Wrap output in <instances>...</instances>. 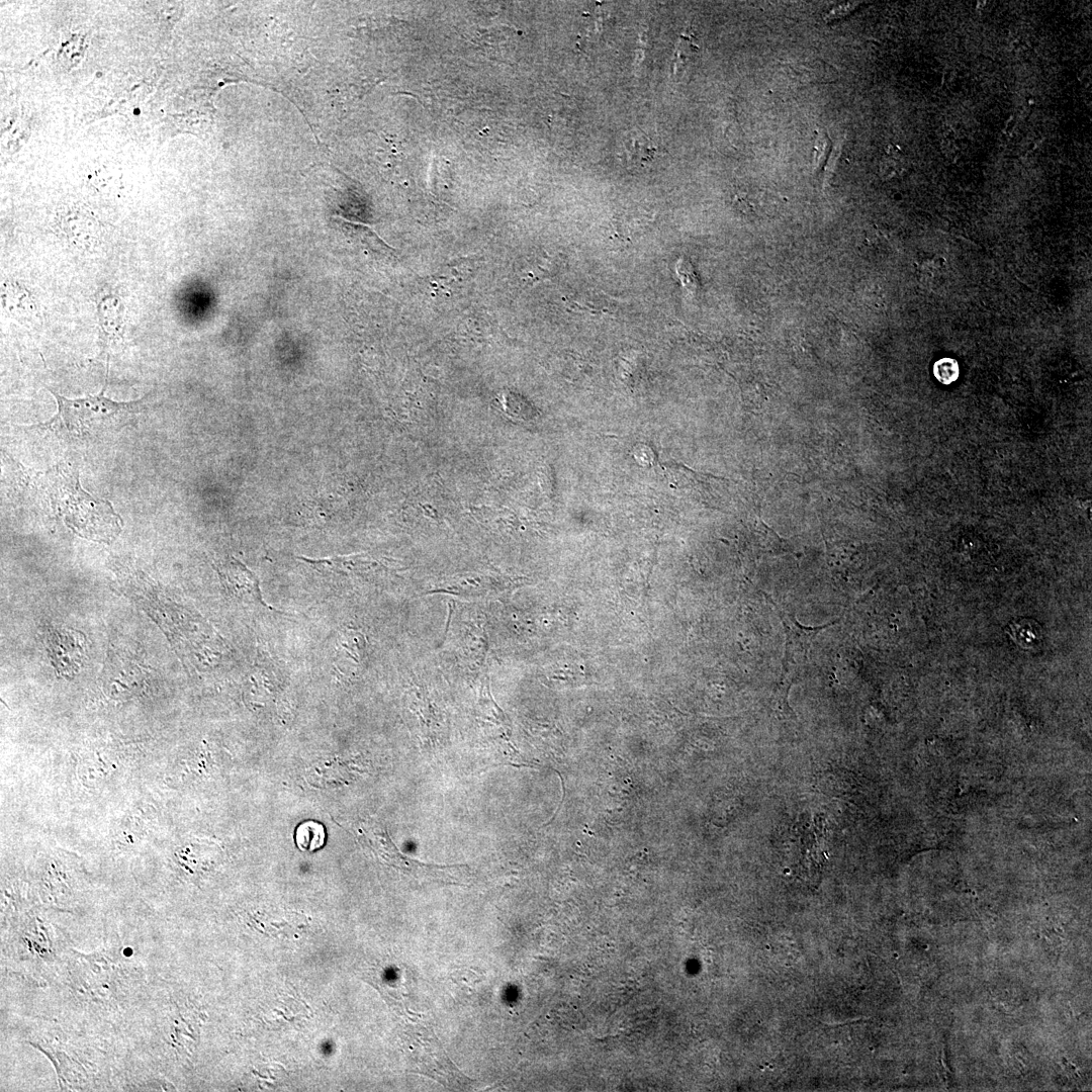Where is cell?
Returning a JSON list of instances; mask_svg holds the SVG:
<instances>
[{
    "instance_id": "6da1fadb",
    "label": "cell",
    "mask_w": 1092,
    "mask_h": 1092,
    "mask_svg": "<svg viewBox=\"0 0 1092 1092\" xmlns=\"http://www.w3.org/2000/svg\"><path fill=\"white\" fill-rule=\"evenodd\" d=\"M106 932L97 949L73 947L44 985L21 988V1016L52 1020L121 1049L159 972L158 934Z\"/></svg>"
},
{
    "instance_id": "7a4b0ae2",
    "label": "cell",
    "mask_w": 1092,
    "mask_h": 1092,
    "mask_svg": "<svg viewBox=\"0 0 1092 1092\" xmlns=\"http://www.w3.org/2000/svg\"><path fill=\"white\" fill-rule=\"evenodd\" d=\"M21 1018L26 1041L53 1063L61 1090H114L113 1068L123 1055L117 1045L56 1021Z\"/></svg>"
},
{
    "instance_id": "3957f363",
    "label": "cell",
    "mask_w": 1092,
    "mask_h": 1092,
    "mask_svg": "<svg viewBox=\"0 0 1092 1092\" xmlns=\"http://www.w3.org/2000/svg\"><path fill=\"white\" fill-rule=\"evenodd\" d=\"M1 933L2 969L23 983L21 987L48 983L72 947L69 934L36 911L2 921Z\"/></svg>"
},
{
    "instance_id": "277c9868",
    "label": "cell",
    "mask_w": 1092,
    "mask_h": 1092,
    "mask_svg": "<svg viewBox=\"0 0 1092 1092\" xmlns=\"http://www.w3.org/2000/svg\"><path fill=\"white\" fill-rule=\"evenodd\" d=\"M104 389L95 395L76 399L52 390L57 399L58 414L51 423L73 436L84 437L125 422L139 402L114 401L104 395Z\"/></svg>"
},
{
    "instance_id": "5b68a950",
    "label": "cell",
    "mask_w": 1092,
    "mask_h": 1092,
    "mask_svg": "<svg viewBox=\"0 0 1092 1092\" xmlns=\"http://www.w3.org/2000/svg\"><path fill=\"white\" fill-rule=\"evenodd\" d=\"M68 498L60 504V514L78 535L109 541L120 530V519L107 502H96L79 486L78 478L67 491Z\"/></svg>"
},
{
    "instance_id": "8992f818",
    "label": "cell",
    "mask_w": 1092,
    "mask_h": 1092,
    "mask_svg": "<svg viewBox=\"0 0 1092 1092\" xmlns=\"http://www.w3.org/2000/svg\"><path fill=\"white\" fill-rule=\"evenodd\" d=\"M782 621L786 635L785 658L783 660V673L788 678L791 672L802 665L808 658L814 638L817 634L835 622L822 626L811 627L802 625L792 614L781 610L775 605Z\"/></svg>"
},
{
    "instance_id": "52a82bcc",
    "label": "cell",
    "mask_w": 1092,
    "mask_h": 1092,
    "mask_svg": "<svg viewBox=\"0 0 1092 1092\" xmlns=\"http://www.w3.org/2000/svg\"><path fill=\"white\" fill-rule=\"evenodd\" d=\"M225 580L232 594L248 604L265 605L255 573L237 560L225 565Z\"/></svg>"
},
{
    "instance_id": "ba28073f",
    "label": "cell",
    "mask_w": 1092,
    "mask_h": 1092,
    "mask_svg": "<svg viewBox=\"0 0 1092 1092\" xmlns=\"http://www.w3.org/2000/svg\"><path fill=\"white\" fill-rule=\"evenodd\" d=\"M363 638L355 631H345L340 634L336 643L335 663L341 672H345L352 665L359 664L362 658Z\"/></svg>"
},
{
    "instance_id": "9c48e42d",
    "label": "cell",
    "mask_w": 1092,
    "mask_h": 1092,
    "mask_svg": "<svg viewBox=\"0 0 1092 1092\" xmlns=\"http://www.w3.org/2000/svg\"><path fill=\"white\" fill-rule=\"evenodd\" d=\"M933 374L943 384H950L960 375L958 362L951 358H942L933 365Z\"/></svg>"
},
{
    "instance_id": "30bf717a",
    "label": "cell",
    "mask_w": 1092,
    "mask_h": 1092,
    "mask_svg": "<svg viewBox=\"0 0 1092 1092\" xmlns=\"http://www.w3.org/2000/svg\"><path fill=\"white\" fill-rule=\"evenodd\" d=\"M830 151L831 141L828 135L824 133H817V140L814 147V159L815 166L818 170L824 166L826 159H828Z\"/></svg>"
},
{
    "instance_id": "8fae6325",
    "label": "cell",
    "mask_w": 1092,
    "mask_h": 1092,
    "mask_svg": "<svg viewBox=\"0 0 1092 1092\" xmlns=\"http://www.w3.org/2000/svg\"><path fill=\"white\" fill-rule=\"evenodd\" d=\"M901 162L892 154L888 158H885L881 164V172L886 178H891L897 173L901 172Z\"/></svg>"
}]
</instances>
